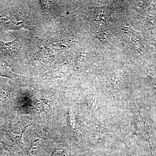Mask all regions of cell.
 Masks as SVG:
<instances>
[{
	"label": "cell",
	"mask_w": 156,
	"mask_h": 156,
	"mask_svg": "<svg viewBox=\"0 0 156 156\" xmlns=\"http://www.w3.org/2000/svg\"><path fill=\"white\" fill-rule=\"evenodd\" d=\"M0 76L16 81L21 80L23 78L21 76L17 75L12 72L8 65L1 61H0Z\"/></svg>",
	"instance_id": "obj_1"
}]
</instances>
